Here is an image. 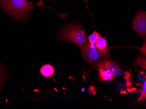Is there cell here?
Here are the masks:
<instances>
[{
  "instance_id": "obj_4",
  "label": "cell",
  "mask_w": 146,
  "mask_h": 109,
  "mask_svg": "<svg viewBox=\"0 0 146 109\" xmlns=\"http://www.w3.org/2000/svg\"><path fill=\"white\" fill-rule=\"evenodd\" d=\"M81 55L84 59L89 63L98 60L99 58L106 57L100 52L96 48L95 44H88L80 47Z\"/></svg>"
},
{
  "instance_id": "obj_11",
  "label": "cell",
  "mask_w": 146,
  "mask_h": 109,
  "mask_svg": "<svg viewBox=\"0 0 146 109\" xmlns=\"http://www.w3.org/2000/svg\"><path fill=\"white\" fill-rule=\"evenodd\" d=\"M100 35L99 33L97 32L96 31H94V32L92 34H91L89 37H88V40L89 43H92V44H95L97 40L98 39L99 37L100 36Z\"/></svg>"
},
{
  "instance_id": "obj_13",
  "label": "cell",
  "mask_w": 146,
  "mask_h": 109,
  "mask_svg": "<svg viewBox=\"0 0 146 109\" xmlns=\"http://www.w3.org/2000/svg\"><path fill=\"white\" fill-rule=\"evenodd\" d=\"M139 50L141 51V53L142 54H143V55L146 56V42H144V44H143V46L142 48H139Z\"/></svg>"
},
{
  "instance_id": "obj_15",
  "label": "cell",
  "mask_w": 146,
  "mask_h": 109,
  "mask_svg": "<svg viewBox=\"0 0 146 109\" xmlns=\"http://www.w3.org/2000/svg\"><path fill=\"white\" fill-rule=\"evenodd\" d=\"M84 1H88V0H84Z\"/></svg>"
},
{
  "instance_id": "obj_12",
  "label": "cell",
  "mask_w": 146,
  "mask_h": 109,
  "mask_svg": "<svg viewBox=\"0 0 146 109\" xmlns=\"http://www.w3.org/2000/svg\"><path fill=\"white\" fill-rule=\"evenodd\" d=\"M146 76H145V80H144V84L142 90L141 95L140 96V98L139 99V101H145L146 98Z\"/></svg>"
},
{
  "instance_id": "obj_9",
  "label": "cell",
  "mask_w": 146,
  "mask_h": 109,
  "mask_svg": "<svg viewBox=\"0 0 146 109\" xmlns=\"http://www.w3.org/2000/svg\"><path fill=\"white\" fill-rule=\"evenodd\" d=\"M8 70L3 63H0V91L3 87L4 82L8 76Z\"/></svg>"
},
{
  "instance_id": "obj_8",
  "label": "cell",
  "mask_w": 146,
  "mask_h": 109,
  "mask_svg": "<svg viewBox=\"0 0 146 109\" xmlns=\"http://www.w3.org/2000/svg\"><path fill=\"white\" fill-rule=\"evenodd\" d=\"M54 68L49 64L44 65L40 70L41 74L45 78H51L54 75Z\"/></svg>"
},
{
  "instance_id": "obj_14",
  "label": "cell",
  "mask_w": 146,
  "mask_h": 109,
  "mask_svg": "<svg viewBox=\"0 0 146 109\" xmlns=\"http://www.w3.org/2000/svg\"><path fill=\"white\" fill-rule=\"evenodd\" d=\"M36 5H38V6H42V0H41L40 1H39L38 3H36Z\"/></svg>"
},
{
  "instance_id": "obj_5",
  "label": "cell",
  "mask_w": 146,
  "mask_h": 109,
  "mask_svg": "<svg viewBox=\"0 0 146 109\" xmlns=\"http://www.w3.org/2000/svg\"><path fill=\"white\" fill-rule=\"evenodd\" d=\"M95 67H101L109 70L113 76L114 78H117L120 76L122 74L121 68L117 64L108 59H103L100 60L95 64Z\"/></svg>"
},
{
  "instance_id": "obj_6",
  "label": "cell",
  "mask_w": 146,
  "mask_h": 109,
  "mask_svg": "<svg viewBox=\"0 0 146 109\" xmlns=\"http://www.w3.org/2000/svg\"><path fill=\"white\" fill-rule=\"evenodd\" d=\"M95 45L97 49L100 52L104 54L106 57L109 56V49L107 46V40L106 37H102L100 36L95 43Z\"/></svg>"
},
{
  "instance_id": "obj_7",
  "label": "cell",
  "mask_w": 146,
  "mask_h": 109,
  "mask_svg": "<svg viewBox=\"0 0 146 109\" xmlns=\"http://www.w3.org/2000/svg\"><path fill=\"white\" fill-rule=\"evenodd\" d=\"M97 69L99 72L98 78L101 82L110 81L112 80L113 76L109 70L101 67H98Z\"/></svg>"
},
{
  "instance_id": "obj_3",
  "label": "cell",
  "mask_w": 146,
  "mask_h": 109,
  "mask_svg": "<svg viewBox=\"0 0 146 109\" xmlns=\"http://www.w3.org/2000/svg\"><path fill=\"white\" fill-rule=\"evenodd\" d=\"M132 29L138 35L145 40L146 37V12L141 10L137 12L132 20Z\"/></svg>"
},
{
  "instance_id": "obj_1",
  "label": "cell",
  "mask_w": 146,
  "mask_h": 109,
  "mask_svg": "<svg viewBox=\"0 0 146 109\" xmlns=\"http://www.w3.org/2000/svg\"><path fill=\"white\" fill-rule=\"evenodd\" d=\"M34 4L27 0H0V7L15 20L25 21L33 10Z\"/></svg>"
},
{
  "instance_id": "obj_10",
  "label": "cell",
  "mask_w": 146,
  "mask_h": 109,
  "mask_svg": "<svg viewBox=\"0 0 146 109\" xmlns=\"http://www.w3.org/2000/svg\"><path fill=\"white\" fill-rule=\"evenodd\" d=\"M133 65L136 67H141L142 69H146V58L142 56H138L134 62Z\"/></svg>"
},
{
  "instance_id": "obj_2",
  "label": "cell",
  "mask_w": 146,
  "mask_h": 109,
  "mask_svg": "<svg viewBox=\"0 0 146 109\" xmlns=\"http://www.w3.org/2000/svg\"><path fill=\"white\" fill-rule=\"evenodd\" d=\"M58 41L71 42L81 47L89 42L82 27L75 23H70L63 27L59 32Z\"/></svg>"
}]
</instances>
